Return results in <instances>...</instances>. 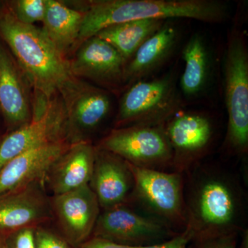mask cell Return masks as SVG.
Here are the masks:
<instances>
[{"label":"cell","mask_w":248,"mask_h":248,"mask_svg":"<svg viewBox=\"0 0 248 248\" xmlns=\"http://www.w3.org/2000/svg\"><path fill=\"white\" fill-rule=\"evenodd\" d=\"M0 37L35 90V97L53 99L76 78L69 62L43 30L19 22L9 5L0 7Z\"/></svg>","instance_id":"6da1fadb"},{"label":"cell","mask_w":248,"mask_h":248,"mask_svg":"<svg viewBox=\"0 0 248 248\" xmlns=\"http://www.w3.org/2000/svg\"><path fill=\"white\" fill-rule=\"evenodd\" d=\"M228 4L219 0H98L89 3L77 46L102 29L144 19H190L221 23L229 18Z\"/></svg>","instance_id":"7a4b0ae2"},{"label":"cell","mask_w":248,"mask_h":248,"mask_svg":"<svg viewBox=\"0 0 248 248\" xmlns=\"http://www.w3.org/2000/svg\"><path fill=\"white\" fill-rule=\"evenodd\" d=\"M186 205L192 241L239 233L240 198L234 185L217 174L201 179Z\"/></svg>","instance_id":"3957f363"},{"label":"cell","mask_w":248,"mask_h":248,"mask_svg":"<svg viewBox=\"0 0 248 248\" xmlns=\"http://www.w3.org/2000/svg\"><path fill=\"white\" fill-rule=\"evenodd\" d=\"M240 25L235 23L227 37L223 78L228 116L226 145L241 155L248 149V48L246 32Z\"/></svg>","instance_id":"277c9868"},{"label":"cell","mask_w":248,"mask_h":248,"mask_svg":"<svg viewBox=\"0 0 248 248\" xmlns=\"http://www.w3.org/2000/svg\"><path fill=\"white\" fill-rule=\"evenodd\" d=\"M182 107L175 75L140 80L127 88L121 98L116 126L162 125Z\"/></svg>","instance_id":"5b68a950"},{"label":"cell","mask_w":248,"mask_h":248,"mask_svg":"<svg viewBox=\"0 0 248 248\" xmlns=\"http://www.w3.org/2000/svg\"><path fill=\"white\" fill-rule=\"evenodd\" d=\"M98 148L143 169L157 170L172 164V148L164 124L115 129L102 140Z\"/></svg>","instance_id":"8992f818"},{"label":"cell","mask_w":248,"mask_h":248,"mask_svg":"<svg viewBox=\"0 0 248 248\" xmlns=\"http://www.w3.org/2000/svg\"><path fill=\"white\" fill-rule=\"evenodd\" d=\"M66 125L62 100L35 97L30 122L9 134L0 144V169L24 152L50 142L66 140Z\"/></svg>","instance_id":"52a82bcc"},{"label":"cell","mask_w":248,"mask_h":248,"mask_svg":"<svg viewBox=\"0 0 248 248\" xmlns=\"http://www.w3.org/2000/svg\"><path fill=\"white\" fill-rule=\"evenodd\" d=\"M127 164L135 182L134 195L147 210L168 226L169 223H174L185 224L186 227L187 218L182 174L143 169Z\"/></svg>","instance_id":"ba28073f"},{"label":"cell","mask_w":248,"mask_h":248,"mask_svg":"<svg viewBox=\"0 0 248 248\" xmlns=\"http://www.w3.org/2000/svg\"><path fill=\"white\" fill-rule=\"evenodd\" d=\"M179 233L157 218L143 216L124 205L99 214L93 232V237L135 247L161 244Z\"/></svg>","instance_id":"9c48e42d"},{"label":"cell","mask_w":248,"mask_h":248,"mask_svg":"<svg viewBox=\"0 0 248 248\" xmlns=\"http://www.w3.org/2000/svg\"><path fill=\"white\" fill-rule=\"evenodd\" d=\"M66 112V140L70 143L86 141V135L98 128L111 110L105 90L75 78L61 93Z\"/></svg>","instance_id":"30bf717a"},{"label":"cell","mask_w":248,"mask_h":248,"mask_svg":"<svg viewBox=\"0 0 248 248\" xmlns=\"http://www.w3.org/2000/svg\"><path fill=\"white\" fill-rule=\"evenodd\" d=\"M172 151V164L181 173L208 151L214 128L210 118L196 111L178 112L164 124Z\"/></svg>","instance_id":"8fae6325"},{"label":"cell","mask_w":248,"mask_h":248,"mask_svg":"<svg viewBox=\"0 0 248 248\" xmlns=\"http://www.w3.org/2000/svg\"><path fill=\"white\" fill-rule=\"evenodd\" d=\"M52 209L65 239L78 248L90 239L99 215V204L90 184L55 196Z\"/></svg>","instance_id":"7c38bea8"},{"label":"cell","mask_w":248,"mask_h":248,"mask_svg":"<svg viewBox=\"0 0 248 248\" xmlns=\"http://www.w3.org/2000/svg\"><path fill=\"white\" fill-rule=\"evenodd\" d=\"M125 64L119 52L97 36L83 42L69 62L75 78H87L108 88L124 85Z\"/></svg>","instance_id":"4fadbf2b"},{"label":"cell","mask_w":248,"mask_h":248,"mask_svg":"<svg viewBox=\"0 0 248 248\" xmlns=\"http://www.w3.org/2000/svg\"><path fill=\"white\" fill-rule=\"evenodd\" d=\"M66 140L50 142L17 155L0 169V196L43 182L53 164L68 149Z\"/></svg>","instance_id":"5bb4252c"},{"label":"cell","mask_w":248,"mask_h":248,"mask_svg":"<svg viewBox=\"0 0 248 248\" xmlns=\"http://www.w3.org/2000/svg\"><path fill=\"white\" fill-rule=\"evenodd\" d=\"M52 205L42 190V182L0 196V234L35 227L53 216Z\"/></svg>","instance_id":"9a60e30c"},{"label":"cell","mask_w":248,"mask_h":248,"mask_svg":"<svg viewBox=\"0 0 248 248\" xmlns=\"http://www.w3.org/2000/svg\"><path fill=\"white\" fill-rule=\"evenodd\" d=\"M91 184L99 206L105 210L124 205L134 195L135 182L126 161L101 148H96Z\"/></svg>","instance_id":"2e32d148"},{"label":"cell","mask_w":248,"mask_h":248,"mask_svg":"<svg viewBox=\"0 0 248 248\" xmlns=\"http://www.w3.org/2000/svg\"><path fill=\"white\" fill-rule=\"evenodd\" d=\"M96 148L88 141L71 143L47 174L55 196L89 185L92 179Z\"/></svg>","instance_id":"e0dca14e"},{"label":"cell","mask_w":248,"mask_h":248,"mask_svg":"<svg viewBox=\"0 0 248 248\" xmlns=\"http://www.w3.org/2000/svg\"><path fill=\"white\" fill-rule=\"evenodd\" d=\"M24 73L0 43V110L8 124L22 126L32 117Z\"/></svg>","instance_id":"ac0fdd59"},{"label":"cell","mask_w":248,"mask_h":248,"mask_svg":"<svg viewBox=\"0 0 248 248\" xmlns=\"http://www.w3.org/2000/svg\"><path fill=\"white\" fill-rule=\"evenodd\" d=\"M179 30L168 20L138 48L125 66L124 85L129 87L162 66L174 52Z\"/></svg>","instance_id":"d6986e66"},{"label":"cell","mask_w":248,"mask_h":248,"mask_svg":"<svg viewBox=\"0 0 248 248\" xmlns=\"http://www.w3.org/2000/svg\"><path fill=\"white\" fill-rule=\"evenodd\" d=\"M184 72L181 91L186 98L198 97L206 90L212 72V58L206 41L201 34H194L182 50Z\"/></svg>","instance_id":"ffe728a7"},{"label":"cell","mask_w":248,"mask_h":248,"mask_svg":"<svg viewBox=\"0 0 248 248\" xmlns=\"http://www.w3.org/2000/svg\"><path fill=\"white\" fill-rule=\"evenodd\" d=\"M46 7L42 30L58 48L66 55L76 47L84 20V12L68 7L55 0H46Z\"/></svg>","instance_id":"44dd1931"},{"label":"cell","mask_w":248,"mask_h":248,"mask_svg":"<svg viewBox=\"0 0 248 248\" xmlns=\"http://www.w3.org/2000/svg\"><path fill=\"white\" fill-rule=\"evenodd\" d=\"M166 22L163 19L130 21L105 28L94 36L114 47L127 63L138 48Z\"/></svg>","instance_id":"7402d4cb"},{"label":"cell","mask_w":248,"mask_h":248,"mask_svg":"<svg viewBox=\"0 0 248 248\" xmlns=\"http://www.w3.org/2000/svg\"><path fill=\"white\" fill-rule=\"evenodd\" d=\"M192 239V234L190 230L186 228L184 231L174 236L172 239L159 244L147 246H124L110 242L99 238L93 237L85 241L78 248H188Z\"/></svg>","instance_id":"603a6c76"},{"label":"cell","mask_w":248,"mask_h":248,"mask_svg":"<svg viewBox=\"0 0 248 248\" xmlns=\"http://www.w3.org/2000/svg\"><path fill=\"white\" fill-rule=\"evenodd\" d=\"M19 22L27 25L43 22L46 12V0H17L8 4Z\"/></svg>","instance_id":"cb8c5ba5"},{"label":"cell","mask_w":248,"mask_h":248,"mask_svg":"<svg viewBox=\"0 0 248 248\" xmlns=\"http://www.w3.org/2000/svg\"><path fill=\"white\" fill-rule=\"evenodd\" d=\"M34 240L35 248H71L66 239L40 227L35 228Z\"/></svg>","instance_id":"d4e9b609"},{"label":"cell","mask_w":248,"mask_h":248,"mask_svg":"<svg viewBox=\"0 0 248 248\" xmlns=\"http://www.w3.org/2000/svg\"><path fill=\"white\" fill-rule=\"evenodd\" d=\"M35 227H27L10 233L6 238L7 248H35L34 240Z\"/></svg>","instance_id":"484cf974"},{"label":"cell","mask_w":248,"mask_h":248,"mask_svg":"<svg viewBox=\"0 0 248 248\" xmlns=\"http://www.w3.org/2000/svg\"><path fill=\"white\" fill-rule=\"evenodd\" d=\"M238 233L223 235L209 239L192 241L188 248H237L236 237Z\"/></svg>","instance_id":"4316f807"},{"label":"cell","mask_w":248,"mask_h":248,"mask_svg":"<svg viewBox=\"0 0 248 248\" xmlns=\"http://www.w3.org/2000/svg\"><path fill=\"white\" fill-rule=\"evenodd\" d=\"M0 248H6V237L2 234H0Z\"/></svg>","instance_id":"83f0119b"}]
</instances>
